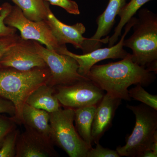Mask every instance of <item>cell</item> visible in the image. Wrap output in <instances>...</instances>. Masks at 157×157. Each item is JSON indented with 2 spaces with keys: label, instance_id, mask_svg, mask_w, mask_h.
I'll return each mask as SVG.
<instances>
[{
  "label": "cell",
  "instance_id": "6da1fadb",
  "mask_svg": "<svg viewBox=\"0 0 157 157\" xmlns=\"http://www.w3.org/2000/svg\"><path fill=\"white\" fill-rule=\"evenodd\" d=\"M155 74L133 61L132 54L128 53L119 61L94 65L86 77L113 97L130 101L129 87L148 86L155 79Z\"/></svg>",
  "mask_w": 157,
  "mask_h": 157
},
{
  "label": "cell",
  "instance_id": "7a4b0ae2",
  "mask_svg": "<svg viewBox=\"0 0 157 157\" xmlns=\"http://www.w3.org/2000/svg\"><path fill=\"white\" fill-rule=\"evenodd\" d=\"M50 73L48 67L27 71L0 67V99L14 104L17 124H22V110L29 96L37 88L48 84Z\"/></svg>",
  "mask_w": 157,
  "mask_h": 157
},
{
  "label": "cell",
  "instance_id": "3957f363",
  "mask_svg": "<svg viewBox=\"0 0 157 157\" xmlns=\"http://www.w3.org/2000/svg\"><path fill=\"white\" fill-rule=\"evenodd\" d=\"M132 28L133 33L124 39V47L132 49L133 61L156 74L157 14L147 9H140Z\"/></svg>",
  "mask_w": 157,
  "mask_h": 157
},
{
  "label": "cell",
  "instance_id": "277c9868",
  "mask_svg": "<svg viewBox=\"0 0 157 157\" xmlns=\"http://www.w3.org/2000/svg\"><path fill=\"white\" fill-rule=\"evenodd\" d=\"M135 116L136 123L131 135L124 146H119L116 151L121 156L141 157L144 151L150 150L157 136V110L145 104L127 105Z\"/></svg>",
  "mask_w": 157,
  "mask_h": 157
},
{
  "label": "cell",
  "instance_id": "5b68a950",
  "mask_svg": "<svg viewBox=\"0 0 157 157\" xmlns=\"http://www.w3.org/2000/svg\"><path fill=\"white\" fill-rule=\"evenodd\" d=\"M74 109L60 108L50 113L51 138L70 157H86L91 148L82 139L73 124Z\"/></svg>",
  "mask_w": 157,
  "mask_h": 157
},
{
  "label": "cell",
  "instance_id": "8992f818",
  "mask_svg": "<svg viewBox=\"0 0 157 157\" xmlns=\"http://www.w3.org/2000/svg\"><path fill=\"white\" fill-rule=\"evenodd\" d=\"M33 42L37 54L50 71L48 85L52 87L67 85L88 78L78 73V63L72 57L48 49L37 41Z\"/></svg>",
  "mask_w": 157,
  "mask_h": 157
},
{
  "label": "cell",
  "instance_id": "52a82bcc",
  "mask_svg": "<svg viewBox=\"0 0 157 157\" xmlns=\"http://www.w3.org/2000/svg\"><path fill=\"white\" fill-rule=\"evenodd\" d=\"M4 22L6 25L18 30L21 39L37 41L50 50L58 52L66 46L59 44L46 21H36L29 19L17 6H12Z\"/></svg>",
  "mask_w": 157,
  "mask_h": 157
},
{
  "label": "cell",
  "instance_id": "ba28073f",
  "mask_svg": "<svg viewBox=\"0 0 157 157\" xmlns=\"http://www.w3.org/2000/svg\"><path fill=\"white\" fill-rule=\"evenodd\" d=\"M55 95L65 108L77 109L98 105L105 94L89 78L73 84L54 86Z\"/></svg>",
  "mask_w": 157,
  "mask_h": 157
},
{
  "label": "cell",
  "instance_id": "9c48e42d",
  "mask_svg": "<svg viewBox=\"0 0 157 157\" xmlns=\"http://www.w3.org/2000/svg\"><path fill=\"white\" fill-rule=\"evenodd\" d=\"M135 20L136 17H133L125 25L124 33L121 40L112 46L97 48L89 53L82 55L73 53L65 47L59 51L58 53L70 56L75 59L78 65V73L82 76L86 77L91 68L98 62L106 59H122L127 56L128 53L124 49V41L135 24Z\"/></svg>",
  "mask_w": 157,
  "mask_h": 157
},
{
  "label": "cell",
  "instance_id": "30bf717a",
  "mask_svg": "<svg viewBox=\"0 0 157 157\" xmlns=\"http://www.w3.org/2000/svg\"><path fill=\"white\" fill-rule=\"evenodd\" d=\"M47 65L36 52L33 40L19 39L7 51L0 60V67L27 71Z\"/></svg>",
  "mask_w": 157,
  "mask_h": 157
},
{
  "label": "cell",
  "instance_id": "8fae6325",
  "mask_svg": "<svg viewBox=\"0 0 157 157\" xmlns=\"http://www.w3.org/2000/svg\"><path fill=\"white\" fill-rule=\"evenodd\" d=\"M45 21L60 45L72 44L75 48L81 49L83 54L90 52L89 38L83 36L86 31L83 24L77 22L73 25L65 24L56 17L50 9L49 4L47 7V16Z\"/></svg>",
  "mask_w": 157,
  "mask_h": 157
},
{
  "label": "cell",
  "instance_id": "7c38bea8",
  "mask_svg": "<svg viewBox=\"0 0 157 157\" xmlns=\"http://www.w3.org/2000/svg\"><path fill=\"white\" fill-rule=\"evenodd\" d=\"M121 101L107 93L97 105L92 126L93 143H99L101 137L110 128Z\"/></svg>",
  "mask_w": 157,
  "mask_h": 157
},
{
  "label": "cell",
  "instance_id": "4fadbf2b",
  "mask_svg": "<svg viewBox=\"0 0 157 157\" xmlns=\"http://www.w3.org/2000/svg\"><path fill=\"white\" fill-rule=\"evenodd\" d=\"M59 155L53 144L25 129L20 133L16 144L15 157H53Z\"/></svg>",
  "mask_w": 157,
  "mask_h": 157
},
{
  "label": "cell",
  "instance_id": "5bb4252c",
  "mask_svg": "<svg viewBox=\"0 0 157 157\" xmlns=\"http://www.w3.org/2000/svg\"><path fill=\"white\" fill-rule=\"evenodd\" d=\"M126 4V0H109L106 9L96 20L98 27L94 35L89 38V44L92 51L101 48L102 43H108L107 36L115 23V18L123 7Z\"/></svg>",
  "mask_w": 157,
  "mask_h": 157
},
{
  "label": "cell",
  "instance_id": "9a60e30c",
  "mask_svg": "<svg viewBox=\"0 0 157 157\" xmlns=\"http://www.w3.org/2000/svg\"><path fill=\"white\" fill-rule=\"evenodd\" d=\"M22 124L25 129L38 135L46 142L52 144L51 138L50 113L25 103L22 110Z\"/></svg>",
  "mask_w": 157,
  "mask_h": 157
},
{
  "label": "cell",
  "instance_id": "2e32d148",
  "mask_svg": "<svg viewBox=\"0 0 157 157\" xmlns=\"http://www.w3.org/2000/svg\"><path fill=\"white\" fill-rule=\"evenodd\" d=\"M54 87L48 84L42 85L29 96L26 103L49 113L56 112L61 108V105L56 97Z\"/></svg>",
  "mask_w": 157,
  "mask_h": 157
},
{
  "label": "cell",
  "instance_id": "e0dca14e",
  "mask_svg": "<svg viewBox=\"0 0 157 157\" xmlns=\"http://www.w3.org/2000/svg\"><path fill=\"white\" fill-rule=\"evenodd\" d=\"M97 105H91L74 109L75 128L78 135L90 147L93 143L92 126Z\"/></svg>",
  "mask_w": 157,
  "mask_h": 157
},
{
  "label": "cell",
  "instance_id": "ac0fdd59",
  "mask_svg": "<svg viewBox=\"0 0 157 157\" xmlns=\"http://www.w3.org/2000/svg\"><path fill=\"white\" fill-rule=\"evenodd\" d=\"M22 11L27 18L33 21L46 20L49 3L45 0H9Z\"/></svg>",
  "mask_w": 157,
  "mask_h": 157
},
{
  "label": "cell",
  "instance_id": "d6986e66",
  "mask_svg": "<svg viewBox=\"0 0 157 157\" xmlns=\"http://www.w3.org/2000/svg\"><path fill=\"white\" fill-rule=\"evenodd\" d=\"M151 0H131L125 4L119 12L118 15L120 17L119 22L115 28L114 33L112 36L109 37V47L115 45L119 37L121 36L122 30L125 25L128 22L134 15L142 6Z\"/></svg>",
  "mask_w": 157,
  "mask_h": 157
},
{
  "label": "cell",
  "instance_id": "ffe728a7",
  "mask_svg": "<svg viewBox=\"0 0 157 157\" xmlns=\"http://www.w3.org/2000/svg\"><path fill=\"white\" fill-rule=\"evenodd\" d=\"M128 93L130 98L157 110V96L147 92L141 85H136L135 87L128 90Z\"/></svg>",
  "mask_w": 157,
  "mask_h": 157
},
{
  "label": "cell",
  "instance_id": "44dd1931",
  "mask_svg": "<svg viewBox=\"0 0 157 157\" xmlns=\"http://www.w3.org/2000/svg\"><path fill=\"white\" fill-rule=\"evenodd\" d=\"M20 133L16 128L6 136L0 147V157H15L16 144Z\"/></svg>",
  "mask_w": 157,
  "mask_h": 157
},
{
  "label": "cell",
  "instance_id": "7402d4cb",
  "mask_svg": "<svg viewBox=\"0 0 157 157\" xmlns=\"http://www.w3.org/2000/svg\"><path fill=\"white\" fill-rule=\"evenodd\" d=\"M17 121L13 116L0 114V147L7 135L17 128Z\"/></svg>",
  "mask_w": 157,
  "mask_h": 157
},
{
  "label": "cell",
  "instance_id": "603a6c76",
  "mask_svg": "<svg viewBox=\"0 0 157 157\" xmlns=\"http://www.w3.org/2000/svg\"><path fill=\"white\" fill-rule=\"evenodd\" d=\"M1 6L2 8V10L0 14V37L14 35L16 34L17 29L6 25L4 22V20L11 11L12 6L9 3L6 2Z\"/></svg>",
  "mask_w": 157,
  "mask_h": 157
},
{
  "label": "cell",
  "instance_id": "cb8c5ba5",
  "mask_svg": "<svg viewBox=\"0 0 157 157\" xmlns=\"http://www.w3.org/2000/svg\"><path fill=\"white\" fill-rule=\"evenodd\" d=\"M52 6H59L69 14L79 15L80 11L78 4L73 0H45Z\"/></svg>",
  "mask_w": 157,
  "mask_h": 157
},
{
  "label": "cell",
  "instance_id": "d4e9b609",
  "mask_svg": "<svg viewBox=\"0 0 157 157\" xmlns=\"http://www.w3.org/2000/svg\"><path fill=\"white\" fill-rule=\"evenodd\" d=\"M95 148H91L87 152L86 157H120L116 150L105 148L99 143L97 144Z\"/></svg>",
  "mask_w": 157,
  "mask_h": 157
},
{
  "label": "cell",
  "instance_id": "484cf974",
  "mask_svg": "<svg viewBox=\"0 0 157 157\" xmlns=\"http://www.w3.org/2000/svg\"><path fill=\"white\" fill-rule=\"evenodd\" d=\"M20 36L17 34L12 36L0 37V60L4 54L18 41Z\"/></svg>",
  "mask_w": 157,
  "mask_h": 157
},
{
  "label": "cell",
  "instance_id": "4316f807",
  "mask_svg": "<svg viewBox=\"0 0 157 157\" xmlns=\"http://www.w3.org/2000/svg\"><path fill=\"white\" fill-rule=\"evenodd\" d=\"M4 113L14 117L15 115V107L11 101L6 99H0V114Z\"/></svg>",
  "mask_w": 157,
  "mask_h": 157
},
{
  "label": "cell",
  "instance_id": "83f0119b",
  "mask_svg": "<svg viewBox=\"0 0 157 157\" xmlns=\"http://www.w3.org/2000/svg\"><path fill=\"white\" fill-rule=\"evenodd\" d=\"M157 154L155 153L151 150H147L144 151L141 157H157Z\"/></svg>",
  "mask_w": 157,
  "mask_h": 157
},
{
  "label": "cell",
  "instance_id": "f1b7e54d",
  "mask_svg": "<svg viewBox=\"0 0 157 157\" xmlns=\"http://www.w3.org/2000/svg\"><path fill=\"white\" fill-rule=\"evenodd\" d=\"M1 1V0H0ZM2 6H0V14L2 13Z\"/></svg>",
  "mask_w": 157,
  "mask_h": 157
}]
</instances>
